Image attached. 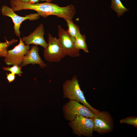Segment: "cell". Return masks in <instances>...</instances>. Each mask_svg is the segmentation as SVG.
Masks as SVG:
<instances>
[{
  "label": "cell",
  "instance_id": "obj_1",
  "mask_svg": "<svg viewBox=\"0 0 137 137\" xmlns=\"http://www.w3.org/2000/svg\"><path fill=\"white\" fill-rule=\"evenodd\" d=\"M26 8L36 11L38 14L44 18H46L50 15H54L65 20L72 19L76 12L75 8L73 5L61 7L57 4L48 2L40 3H28L26 5Z\"/></svg>",
  "mask_w": 137,
  "mask_h": 137
},
{
  "label": "cell",
  "instance_id": "obj_2",
  "mask_svg": "<svg viewBox=\"0 0 137 137\" xmlns=\"http://www.w3.org/2000/svg\"><path fill=\"white\" fill-rule=\"evenodd\" d=\"M62 90L63 98L75 100L82 103L95 114L99 112V110L94 108L86 101L83 92L80 88L76 75H74L71 80L68 79L65 81L62 85Z\"/></svg>",
  "mask_w": 137,
  "mask_h": 137
},
{
  "label": "cell",
  "instance_id": "obj_3",
  "mask_svg": "<svg viewBox=\"0 0 137 137\" xmlns=\"http://www.w3.org/2000/svg\"><path fill=\"white\" fill-rule=\"evenodd\" d=\"M62 109L65 119L69 121L78 116L93 118L95 115L87 107L75 100H70L63 106Z\"/></svg>",
  "mask_w": 137,
  "mask_h": 137
},
{
  "label": "cell",
  "instance_id": "obj_4",
  "mask_svg": "<svg viewBox=\"0 0 137 137\" xmlns=\"http://www.w3.org/2000/svg\"><path fill=\"white\" fill-rule=\"evenodd\" d=\"M48 42L44 48L43 56L45 59L50 62H60L66 56L59 42L58 39L48 34Z\"/></svg>",
  "mask_w": 137,
  "mask_h": 137
},
{
  "label": "cell",
  "instance_id": "obj_5",
  "mask_svg": "<svg viewBox=\"0 0 137 137\" xmlns=\"http://www.w3.org/2000/svg\"><path fill=\"white\" fill-rule=\"evenodd\" d=\"M68 125L72 128L73 133L78 136H93L94 123L92 118L78 116L70 121Z\"/></svg>",
  "mask_w": 137,
  "mask_h": 137
},
{
  "label": "cell",
  "instance_id": "obj_6",
  "mask_svg": "<svg viewBox=\"0 0 137 137\" xmlns=\"http://www.w3.org/2000/svg\"><path fill=\"white\" fill-rule=\"evenodd\" d=\"M93 121V131L99 134H104L112 131L114 127L113 120L107 112H99L92 118Z\"/></svg>",
  "mask_w": 137,
  "mask_h": 137
},
{
  "label": "cell",
  "instance_id": "obj_7",
  "mask_svg": "<svg viewBox=\"0 0 137 137\" xmlns=\"http://www.w3.org/2000/svg\"><path fill=\"white\" fill-rule=\"evenodd\" d=\"M58 39L66 55L72 57L79 56V50L75 46V38L70 36L60 25H58Z\"/></svg>",
  "mask_w": 137,
  "mask_h": 137
},
{
  "label": "cell",
  "instance_id": "obj_8",
  "mask_svg": "<svg viewBox=\"0 0 137 137\" xmlns=\"http://www.w3.org/2000/svg\"><path fill=\"white\" fill-rule=\"evenodd\" d=\"M12 8L6 5H3L1 7V13L3 15L10 18L14 24V32L16 35L20 37L21 32L20 30L21 25L24 21L37 20L40 18V15L37 13H31L24 16H20L16 14Z\"/></svg>",
  "mask_w": 137,
  "mask_h": 137
},
{
  "label": "cell",
  "instance_id": "obj_9",
  "mask_svg": "<svg viewBox=\"0 0 137 137\" xmlns=\"http://www.w3.org/2000/svg\"><path fill=\"white\" fill-rule=\"evenodd\" d=\"M19 38V43L12 49L8 50V54L5 57L4 61L7 65L16 64L20 65L24 57L30 50L29 45H25Z\"/></svg>",
  "mask_w": 137,
  "mask_h": 137
},
{
  "label": "cell",
  "instance_id": "obj_10",
  "mask_svg": "<svg viewBox=\"0 0 137 137\" xmlns=\"http://www.w3.org/2000/svg\"><path fill=\"white\" fill-rule=\"evenodd\" d=\"M44 25L41 23L29 35L24 36L21 39L26 45L30 44L38 45L45 48L47 46V44L44 39Z\"/></svg>",
  "mask_w": 137,
  "mask_h": 137
},
{
  "label": "cell",
  "instance_id": "obj_11",
  "mask_svg": "<svg viewBox=\"0 0 137 137\" xmlns=\"http://www.w3.org/2000/svg\"><path fill=\"white\" fill-rule=\"evenodd\" d=\"M39 48L37 45L32 46L31 49L25 56L23 61L20 65L22 67L27 64H37L43 68L47 66V65L42 60L39 54Z\"/></svg>",
  "mask_w": 137,
  "mask_h": 137
},
{
  "label": "cell",
  "instance_id": "obj_12",
  "mask_svg": "<svg viewBox=\"0 0 137 137\" xmlns=\"http://www.w3.org/2000/svg\"><path fill=\"white\" fill-rule=\"evenodd\" d=\"M111 1L110 7L116 13L118 17H120L124 13L129 10L124 6L120 0Z\"/></svg>",
  "mask_w": 137,
  "mask_h": 137
},
{
  "label": "cell",
  "instance_id": "obj_13",
  "mask_svg": "<svg viewBox=\"0 0 137 137\" xmlns=\"http://www.w3.org/2000/svg\"><path fill=\"white\" fill-rule=\"evenodd\" d=\"M74 45L77 49L79 50L82 49L86 53L89 52L87 45L86 42L85 35L80 34L75 37Z\"/></svg>",
  "mask_w": 137,
  "mask_h": 137
},
{
  "label": "cell",
  "instance_id": "obj_14",
  "mask_svg": "<svg viewBox=\"0 0 137 137\" xmlns=\"http://www.w3.org/2000/svg\"><path fill=\"white\" fill-rule=\"evenodd\" d=\"M65 20L68 27L67 31L70 36L75 38L81 34L79 27L74 23L72 19H68Z\"/></svg>",
  "mask_w": 137,
  "mask_h": 137
},
{
  "label": "cell",
  "instance_id": "obj_15",
  "mask_svg": "<svg viewBox=\"0 0 137 137\" xmlns=\"http://www.w3.org/2000/svg\"><path fill=\"white\" fill-rule=\"evenodd\" d=\"M17 41V39H13L10 41L6 40L5 42H0V57H6L8 54V47Z\"/></svg>",
  "mask_w": 137,
  "mask_h": 137
},
{
  "label": "cell",
  "instance_id": "obj_16",
  "mask_svg": "<svg viewBox=\"0 0 137 137\" xmlns=\"http://www.w3.org/2000/svg\"><path fill=\"white\" fill-rule=\"evenodd\" d=\"M21 67L20 65L14 64L11 67H3V68L5 71H10L11 73L20 76L23 73L21 70Z\"/></svg>",
  "mask_w": 137,
  "mask_h": 137
},
{
  "label": "cell",
  "instance_id": "obj_17",
  "mask_svg": "<svg viewBox=\"0 0 137 137\" xmlns=\"http://www.w3.org/2000/svg\"><path fill=\"white\" fill-rule=\"evenodd\" d=\"M121 123H126L129 124L137 128V117L132 116L127 117L121 119L120 121Z\"/></svg>",
  "mask_w": 137,
  "mask_h": 137
},
{
  "label": "cell",
  "instance_id": "obj_18",
  "mask_svg": "<svg viewBox=\"0 0 137 137\" xmlns=\"http://www.w3.org/2000/svg\"><path fill=\"white\" fill-rule=\"evenodd\" d=\"M15 74L11 73L6 74V78L9 83H10L15 80Z\"/></svg>",
  "mask_w": 137,
  "mask_h": 137
},
{
  "label": "cell",
  "instance_id": "obj_19",
  "mask_svg": "<svg viewBox=\"0 0 137 137\" xmlns=\"http://www.w3.org/2000/svg\"><path fill=\"white\" fill-rule=\"evenodd\" d=\"M39 1H46V2H52V0H29L28 3H30L34 4L38 3Z\"/></svg>",
  "mask_w": 137,
  "mask_h": 137
},
{
  "label": "cell",
  "instance_id": "obj_20",
  "mask_svg": "<svg viewBox=\"0 0 137 137\" xmlns=\"http://www.w3.org/2000/svg\"><path fill=\"white\" fill-rule=\"evenodd\" d=\"M22 2H28L29 0H20Z\"/></svg>",
  "mask_w": 137,
  "mask_h": 137
},
{
  "label": "cell",
  "instance_id": "obj_21",
  "mask_svg": "<svg viewBox=\"0 0 137 137\" xmlns=\"http://www.w3.org/2000/svg\"><path fill=\"white\" fill-rule=\"evenodd\" d=\"M1 7L0 5V15L1 13Z\"/></svg>",
  "mask_w": 137,
  "mask_h": 137
}]
</instances>
